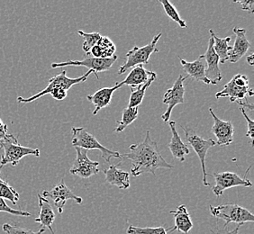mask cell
Wrapping results in <instances>:
<instances>
[{"label":"cell","instance_id":"27","mask_svg":"<svg viewBox=\"0 0 254 234\" xmlns=\"http://www.w3.org/2000/svg\"><path fill=\"white\" fill-rule=\"evenodd\" d=\"M0 197L9 200L13 205H16L19 201V193L14 187L8 185L6 181L0 178Z\"/></svg>","mask_w":254,"mask_h":234},{"label":"cell","instance_id":"25","mask_svg":"<svg viewBox=\"0 0 254 234\" xmlns=\"http://www.w3.org/2000/svg\"><path fill=\"white\" fill-rule=\"evenodd\" d=\"M156 78L157 74L153 72L146 83L137 88H131V95H130L127 108H138L142 104L147 89L151 87L152 82L156 79Z\"/></svg>","mask_w":254,"mask_h":234},{"label":"cell","instance_id":"7","mask_svg":"<svg viewBox=\"0 0 254 234\" xmlns=\"http://www.w3.org/2000/svg\"><path fill=\"white\" fill-rule=\"evenodd\" d=\"M161 37V33H160L157 34L150 44H147L143 47L134 46L131 51H129V53L127 54V59L125 63L123 64L119 68L118 74L122 75L126 73L129 68H132L138 65L149 63L151 55L159 52V50L156 48V45Z\"/></svg>","mask_w":254,"mask_h":234},{"label":"cell","instance_id":"20","mask_svg":"<svg viewBox=\"0 0 254 234\" xmlns=\"http://www.w3.org/2000/svg\"><path fill=\"white\" fill-rule=\"evenodd\" d=\"M169 123L171 127V133H172L171 142L169 144V149L171 151L172 156L174 157L175 159L180 160L181 162H184L185 158L188 155H190V151L189 147L182 142L179 132H177L176 122L171 121Z\"/></svg>","mask_w":254,"mask_h":234},{"label":"cell","instance_id":"36","mask_svg":"<svg viewBox=\"0 0 254 234\" xmlns=\"http://www.w3.org/2000/svg\"><path fill=\"white\" fill-rule=\"evenodd\" d=\"M235 3L240 4L242 5V9L249 12L250 14H254V1H234Z\"/></svg>","mask_w":254,"mask_h":234},{"label":"cell","instance_id":"18","mask_svg":"<svg viewBox=\"0 0 254 234\" xmlns=\"http://www.w3.org/2000/svg\"><path fill=\"white\" fill-rule=\"evenodd\" d=\"M122 88L120 84L116 83L114 87H108V88H101L97 92L94 93L93 95L87 96L88 101L92 103L95 107L92 115L96 116L101 109L106 108L111 104L113 94L118 90V88Z\"/></svg>","mask_w":254,"mask_h":234},{"label":"cell","instance_id":"23","mask_svg":"<svg viewBox=\"0 0 254 234\" xmlns=\"http://www.w3.org/2000/svg\"><path fill=\"white\" fill-rule=\"evenodd\" d=\"M153 71L147 70L143 68V65H138L132 68V70L127 75V78L122 82H120V86H129L131 88H137L143 84L146 83L148 79L152 76Z\"/></svg>","mask_w":254,"mask_h":234},{"label":"cell","instance_id":"28","mask_svg":"<svg viewBox=\"0 0 254 234\" xmlns=\"http://www.w3.org/2000/svg\"><path fill=\"white\" fill-rule=\"evenodd\" d=\"M164 11L166 13V15L171 18L172 21H174L178 25L181 26V28H187L186 21L181 19V15L179 14V12L177 11L176 7L171 4L170 1L168 0H160Z\"/></svg>","mask_w":254,"mask_h":234},{"label":"cell","instance_id":"35","mask_svg":"<svg viewBox=\"0 0 254 234\" xmlns=\"http://www.w3.org/2000/svg\"><path fill=\"white\" fill-rule=\"evenodd\" d=\"M50 95H52V97L58 100V101H63L68 96V91L64 90V89H54L52 92L50 93Z\"/></svg>","mask_w":254,"mask_h":234},{"label":"cell","instance_id":"4","mask_svg":"<svg viewBox=\"0 0 254 234\" xmlns=\"http://www.w3.org/2000/svg\"><path fill=\"white\" fill-rule=\"evenodd\" d=\"M72 141L71 143L75 147L82 148L87 151L89 150H98L102 153L103 159L107 162H110L112 158L121 159V154L118 151H110L108 148L103 146L100 142L96 139V137L87 132L83 127H72Z\"/></svg>","mask_w":254,"mask_h":234},{"label":"cell","instance_id":"1","mask_svg":"<svg viewBox=\"0 0 254 234\" xmlns=\"http://www.w3.org/2000/svg\"><path fill=\"white\" fill-rule=\"evenodd\" d=\"M129 150L130 151L121 155V158H126L132 162L131 174L134 177L144 173L155 175V171L161 168H174L163 159L156 142L152 141L150 136V132H146L143 142L139 144H132L129 147Z\"/></svg>","mask_w":254,"mask_h":234},{"label":"cell","instance_id":"32","mask_svg":"<svg viewBox=\"0 0 254 234\" xmlns=\"http://www.w3.org/2000/svg\"><path fill=\"white\" fill-rule=\"evenodd\" d=\"M2 229L6 234H43L45 232L44 228H41L38 232H34L33 230L21 227L18 225L9 224H5L2 226Z\"/></svg>","mask_w":254,"mask_h":234},{"label":"cell","instance_id":"10","mask_svg":"<svg viewBox=\"0 0 254 234\" xmlns=\"http://www.w3.org/2000/svg\"><path fill=\"white\" fill-rule=\"evenodd\" d=\"M188 77H183L180 75L179 78H177L175 83L172 88L168 89L164 97H163V104L168 106L166 112L164 113L161 117L163 122L168 123L171 119V113L173 108H175L180 104H184V96H185V87H184V81L186 80Z\"/></svg>","mask_w":254,"mask_h":234},{"label":"cell","instance_id":"37","mask_svg":"<svg viewBox=\"0 0 254 234\" xmlns=\"http://www.w3.org/2000/svg\"><path fill=\"white\" fill-rule=\"evenodd\" d=\"M88 54V55H90V54L93 55L94 58H102V51H101L98 44L96 46H94Z\"/></svg>","mask_w":254,"mask_h":234},{"label":"cell","instance_id":"2","mask_svg":"<svg viewBox=\"0 0 254 234\" xmlns=\"http://www.w3.org/2000/svg\"><path fill=\"white\" fill-rule=\"evenodd\" d=\"M0 150L4 151V153L1 155L0 171L6 164H12V166H16L19 161L25 156H40L39 149L22 146L19 144L17 138L12 134H6L4 140L1 141Z\"/></svg>","mask_w":254,"mask_h":234},{"label":"cell","instance_id":"15","mask_svg":"<svg viewBox=\"0 0 254 234\" xmlns=\"http://www.w3.org/2000/svg\"><path fill=\"white\" fill-rule=\"evenodd\" d=\"M201 58L205 59L206 63V70L205 76L211 81L212 85H216L220 82L223 78V75L221 73L219 68V58L214 51V40L212 36L208 42V47L206 49L205 54L201 55Z\"/></svg>","mask_w":254,"mask_h":234},{"label":"cell","instance_id":"9","mask_svg":"<svg viewBox=\"0 0 254 234\" xmlns=\"http://www.w3.org/2000/svg\"><path fill=\"white\" fill-rule=\"evenodd\" d=\"M118 59V56L114 55L112 58H92L88 57L85 58L82 60H68L65 62L60 63H52L51 67L53 68H63L68 66H75V67H85L88 68V70H93L94 74L96 75L97 78H99L98 74L102 71H107L112 68L113 64L116 62Z\"/></svg>","mask_w":254,"mask_h":234},{"label":"cell","instance_id":"22","mask_svg":"<svg viewBox=\"0 0 254 234\" xmlns=\"http://www.w3.org/2000/svg\"><path fill=\"white\" fill-rule=\"evenodd\" d=\"M106 180L110 185H116L120 189H127L130 186V173L118 169L116 165H110L105 171Z\"/></svg>","mask_w":254,"mask_h":234},{"label":"cell","instance_id":"24","mask_svg":"<svg viewBox=\"0 0 254 234\" xmlns=\"http://www.w3.org/2000/svg\"><path fill=\"white\" fill-rule=\"evenodd\" d=\"M209 33L214 40V51L219 58V62L221 64H225V61L228 60V54L233 48L229 45L231 37L219 38L212 29L209 30Z\"/></svg>","mask_w":254,"mask_h":234},{"label":"cell","instance_id":"40","mask_svg":"<svg viewBox=\"0 0 254 234\" xmlns=\"http://www.w3.org/2000/svg\"><path fill=\"white\" fill-rule=\"evenodd\" d=\"M247 62L249 63V65L253 66L254 64V54H251L250 56L247 57Z\"/></svg>","mask_w":254,"mask_h":234},{"label":"cell","instance_id":"39","mask_svg":"<svg viewBox=\"0 0 254 234\" xmlns=\"http://www.w3.org/2000/svg\"><path fill=\"white\" fill-rule=\"evenodd\" d=\"M240 226L238 225L235 230L232 231H227V230H220L219 232H215L214 230H212V234H239Z\"/></svg>","mask_w":254,"mask_h":234},{"label":"cell","instance_id":"19","mask_svg":"<svg viewBox=\"0 0 254 234\" xmlns=\"http://www.w3.org/2000/svg\"><path fill=\"white\" fill-rule=\"evenodd\" d=\"M170 214L173 215L175 220V226L170 229L171 233H173L174 231H178L181 234H190L194 225L191 220L190 215L188 212L186 205H180L176 210L170 211Z\"/></svg>","mask_w":254,"mask_h":234},{"label":"cell","instance_id":"26","mask_svg":"<svg viewBox=\"0 0 254 234\" xmlns=\"http://www.w3.org/2000/svg\"><path fill=\"white\" fill-rule=\"evenodd\" d=\"M138 108H127L123 111L122 119L118 122V126L115 128V132H122L128 125L134 122L138 117Z\"/></svg>","mask_w":254,"mask_h":234},{"label":"cell","instance_id":"33","mask_svg":"<svg viewBox=\"0 0 254 234\" xmlns=\"http://www.w3.org/2000/svg\"><path fill=\"white\" fill-rule=\"evenodd\" d=\"M0 212H4V213L16 215V216H23V217H30L31 216V214L28 212L11 208L9 205L6 204L5 199H3L1 197H0Z\"/></svg>","mask_w":254,"mask_h":234},{"label":"cell","instance_id":"6","mask_svg":"<svg viewBox=\"0 0 254 234\" xmlns=\"http://www.w3.org/2000/svg\"><path fill=\"white\" fill-rule=\"evenodd\" d=\"M247 95L254 96L253 89H249V78L244 74H236L223 90L215 94V98H228L230 102L238 103L244 101Z\"/></svg>","mask_w":254,"mask_h":234},{"label":"cell","instance_id":"30","mask_svg":"<svg viewBox=\"0 0 254 234\" xmlns=\"http://www.w3.org/2000/svg\"><path fill=\"white\" fill-rule=\"evenodd\" d=\"M164 227H138L130 225L127 230V234H168Z\"/></svg>","mask_w":254,"mask_h":234},{"label":"cell","instance_id":"5","mask_svg":"<svg viewBox=\"0 0 254 234\" xmlns=\"http://www.w3.org/2000/svg\"><path fill=\"white\" fill-rule=\"evenodd\" d=\"M94 73L93 70H88L87 73L84 74L83 76L79 77V78H70L67 77L66 71L63 70L61 73L54 76V78L50 79L49 84L44 90L40 91L39 93L35 94L34 96L30 97V98H25L22 97L17 98V102L23 103V104H27V103L34 102L36 99L44 97L45 95H48L52 92L54 89H64L66 91H68L69 88L73 87L74 85H78V84L85 82L88 79V76L90 74Z\"/></svg>","mask_w":254,"mask_h":234},{"label":"cell","instance_id":"11","mask_svg":"<svg viewBox=\"0 0 254 234\" xmlns=\"http://www.w3.org/2000/svg\"><path fill=\"white\" fill-rule=\"evenodd\" d=\"M212 176L215 180V185L213 186L212 191L217 197L223 195L225 190L235 187V186H245L250 187L253 184L246 178L245 175L244 178L235 174L234 172H214Z\"/></svg>","mask_w":254,"mask_h":234},{"label":"cell","instance_id":"14","mask_svg":"<svg viewBox=\"0 0 254 234\" xmlns=\"http://www.w3.org/2000/svg\"><path fill=\"white\" fill-rule=\"evenodd\" d=\"M209 113L214 119V125L212 127V132L217 139L216 144L220 146H229L234 142L235 127L230 121H223L215 116L212 108H209Z\"/></svg>","mask_w":254,"mask_h":234},{"label":"cell","instance_id":"16","mask_svg":"<svg viewBox=\"0 0 254 234\" xmlns=\"http://www.w3.org/2000/svg\"><path fill=\"white\" fill-rule=\"evenodd\" d=\"M234 33L236 35L235 45L228 54V60L232 63H236L248 53L251 44L246 37V30L235 26Z\"/></svg>","mask_w":254,"mask_h":234},{"label":"cell","instance_id":"3","mask_svg":"<svg viewBox=\"0 0 254 234\" xmlns=\"http://www.w3.org/2000/svg\"><path fill=\"white\" fill-rule=\"evenodd\" d=\"M211 215L225 221L224 229L229 224L244 225L246 223H254V215L249 210L235 204H225L218 206H209Z\"/></svg>","mask_w":254,"mask_h":234},{"label":"cell","instance_id":"38","mask_svg":"<svg viewBox=\"0 0 254 234\" xmlns=\"http://www.w3.org/2000/svg\"><path fill=\"white\" fill-rule=\"evenodd\" d=\"M6 132H7V125L0 119V142L4 140L5 135L7 134Z\"/></svg>","mask_w":254,"mask_h":234},{"label":"cell","instance_id":"12","mask_svg":"<svg viewBox=\"0 0 254 234\" xmlns=\"http://www.w3.org/2000/svg\"><path fill=\"white\" fill-rule=\"evenodd\" d=\"M44 198H50L54 201V204L58 210L59 214L64 213V206L68 200H73L77 204H82L83 199L75 195L72 191L65 184L64 179H62L58 185H55L52 190L44 191L43 195Z\"/></svg>","mask_w":254,"mask_h":234},{"label":"cell","instance_id":"21","mask_svg":"<svg viewBox=\"0 0 254 234\" xmlns=\"http://www.w3.org/2000/svg\"><path fill=\"white\" fill-rule=\"evenodd\" d=\"M38 201H39L40 213L39 216L34 220L35 223L42 225L44 228H48L52 234H54L53 229V224L55 220V213L50 204L49 201L44 198L42 195H38Z\"/></svg>","mask_w":254,"mask_h":234},{"label":"cell","instance_id":"8","mask_svg":"<svg viewBox=\"0 0 254 234\" xmlns=\"http://www.w3.org/2000/svg\"><path fill=\"white\" fill-rule=\"evenodd\" d=\"M183 129H184V132L186 134L187 141L190 144L191 147L193 148V150L195 151V153L197 154V156L200 160L201 167H202V171H203V184L205 186H209L210 184L207 182V179H206L207 173L205 171V157H206L208 150L212 147L216 145V142L212 139L205 140L202 137L197 135L193 130L186 128V127H183Z\"/></svg>","mask_w":254,"mask_h":234},{"label":"cell","instance_id":"29","mask_svg":"<svg viewBox=\"0 0 254 234\" xmlns=\"http://www.w3.org/2000/svg\"><path fill=\"white\" fill-rule=\"evenodd\" d=\"M78 34L81 37H83L84 43L82 44V49L87 54L90 52V50L92 49L94 46H96L98 44L99 40L102 37L101 34L98 33L87 34V33H84L83 31H78Z\"/></svg>","mask_w":254,"mask_h":234},{"label":"cell","instance_id":"13","mask_svg":"<svg viewBox=\"0 0 254 234\" xmlns=\"http://www.w3.org/2000/svg\"><path fill=\"white\" fill-rule=\"evenodd\" d=\"M77 157L74 161L73 166L70 169V174L78 176L82 178H89L90 176L97 175L99 172V162L92 161L88 157V151L75 147Z\"/></svg>","mask_w":254,"mask_h":234},{"label":"cell","instance_id":"17","mask_svg":"<svg viewBox=\"0 0 254 234\" xmlns=\"http://www.w3.org/2000/svg\"><path fill=\"white\" fill-rule=\"evenodd\" d=\"M179 58L181 60L182 68L186 71L190 77L194 78L196 81H201V82L206 84V85H212L210 80L206 78V76H205L206 63H205L204 58H201L199 56L197 59H195V61L189 62V61H187L181 57H179Z\"/></svg>","mask_w":254,"mask_h":234},{"label":"cell","instance_id":"34","mask_svg":"<svg viewBox=\"0 0 254 234\" xmlns=\"http://www.w3.org/2000/svg\"><path fill=\"white\" fill-rule=\"evenodd\" d=\"M240 110H241V112L243 114V116H244L245 120H246V122H247L248 132L246 133V135H247V137H249L250 140H251V144H252V146H253V145H254V121L253 119H251V118L248 117V115L246 114L245 109H244L243 108H240Z\"/></svg>","mask_w":254,"mask_h":234},{"label":"cell","instance_id":"31","mask_svg":"<svg viewBox=\"0 0 254 234\" xmlns=\"http://www.w3.org/2000/svg\"><path fill=\"white\" fill-rule=\"evenodd\" d=\"M98 45L102 51L103 58H112L114 55H116V45L108 37L102 36L101 39L99 40Z\"/></svg>","mask_w":254,"mask_h":234}]
</instances>
